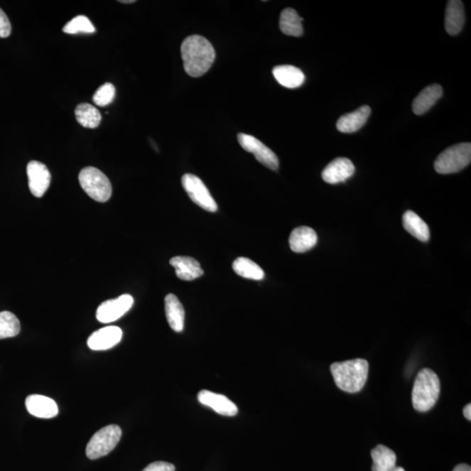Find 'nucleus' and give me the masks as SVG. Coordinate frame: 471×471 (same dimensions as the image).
<instances>
[{"mask_svg": "<svg viewBox=\"0 0 471 471\" xmlns=\"http://www.w3.org/2000/svg\"><path fill=\"white\" fill-rule=\"evenodd\" d=\"M183 67L191 77H200L212 67L216 58L215 49L200 36L186 38L181 45Z\"/></svg>", "mask_w": 471, "mask_h": 471, "instance_id": "1", "label": "nucleus"}, {"mask_svg": "<svg viewBox=\"0 0 471 471\" xmlns=\"http://www.w3.org/2000/svg\"><path fill=\"white\" fill-rule=\"evenodd\" d=\"M369 365L366 359L335 362L331 365L332 377L339 389L347 393H357L365 386Z\"/></svg>", "mask_w": 471, "mask_h": 471, "instance_id": "2", "label": "nucleus"}, {"mask_svg": "<svg viewBox=\"0 0 471 471\" xmlns=\"http://www.w3.org/2000/svg\"><path fill=\"white\" fill-rule=\"evenodd\" d=\"M441 392L438 375L430 369L421 370L413 384L412 404L416 411H430L438 403Z\"/></svg>", "mask_w": 471, "mask_h": 471, "instance_id": "3", "label": "nucleus"}, {"mask_svg": "<svg viewBox=\"0 0 471 471\" xmlns=\"http://www.w3.org/2000/svg\"><path fill=\"white\" fill-rule=\"evenodd\" d=\"M80 186L94 201L105 202L112 195V185L102 171L94 167H86L79 174Z\"/></svg>", "mask_w": 471, "mask_h": 471, "instance_id": "4", "label": "nucleus"}, {"mask_svg": "<svg viewBox=\"0 0 471 471\" xmlns=\"http://www.w3.org/2000/svg\"><path fill=\"white\" fill-rule=\"evenodd\" d=\"M471 161V144L462 143L445 149L435 162L439 174H453L469 166Z\"/></svg>", "mask_w": 471, "mask_h": 471, "instance_id": "5", "label": "nucleus"}, {"mask_svg": "<svg viewBox=\"0 0 471 471\" xmlns=\"http://www.w3.org/2000/svg\"><path fill=\"white\" fill-rule=\"evenodd\" d=\"M122 432L117 425H109L92 436L86 448L87 457L91 460L105 457L117 446Z\"/></svg>", "mask_w": 471, "mask_h": 471, "instance_id": "6", "label": "nucleus"}, {"mask_svg": "<svg viewBox=\"0 0 471 471\" xmlns=\"http://www.w3.org/2000/svg\"><path fill=\"white\" fill-rule=\"evenodd\" d=\"M182 185L195 204L210 212H216L217 205L204 182L193 174H185L182 178Z\"/></svg>", "mask_w": 471, "mask_h": 471, "instance_id": "7", "label": "nucleus"}, {"mask_svg": "<svg viewBox=\"0 0 471 471\" xmlns=\"http://www.w3.org/2000/svg\"><path fill=\"white\" fill-rule=\"evenodd\" d=\"M237 140L244 151L252 153L255 158L270 170H277L279 166L278 156L265 144L254 136L239 134Z\"/></svg>", "mask_w": 471, "mask_h": 471, "instance_id": "8", "label": "nucleus"}, {"mask_svg": "<svg viewBox=\"0 0 471 471\" xmlns=\"http://www.w3.org/2000/svg\"><path fill=\"white\" fill-rule=\"evenodd\" d=\"M133 304L134 298L129 294H124L114 300L103 302L97 309V320L104 324L114 323L128 313Z\"/></svg>", "mask_w": 471, "mask_h": 471, "instance_id": "9", "label": "nucleus"}, {"mask_svg": "<svg viewBox=\"0 0 471 471\" xmlns=\"http://www.w3.org/2000/svg\"><path fill=\"white\" fill-rule=\"evenodd\" d=\"M26 173L31 193L36 197H43L48 190L52 178L48 167L38 161H32L28 164Z\"/></svg>", "mask_w": 471, "mask_h": 471, "instance_id": "10", "label": "nucleus"}, {"mask_svg": "<svg viewBox=\"0 0 471 471\" xmlns=\"http://www.w3.org/2000/svg\"><path fill=\"white\" fill-rule=\"evenodd\" d=\"M199 403L212 408L214 411L224 416H235L239 412L237 405L223 394L202 390L198 393Z\"/></svg>", "mask_w": 471, "mask_h": 471, "instance_id": "11", "label": "nucleus"}, {"mask_svg": "<svg viewBox=\"0 0 471 471\" xmlns=\"http://www.w3.org/2000/svg\"><path fill=\"white\" fill-rule=\"evenodd\" d=\"M122 338V331L120 327L110 325L103 327L93 332L87 340V346L94 351L108 350L117 346Z\"/></svg>", "mask_w": 471, "mask_h": 471, "instance_id": "12", "label": "nucleus"}, {"mask_svg": "<svg viewBox=\"0 0 471 471\" xmlns=\"http://www.w3.org/2000/svg\"><path fill=\"white\" fill-rule=\"evenodd\" d=\"M355 168L352 161L339 157L328 164L323 172V178L330 185L346 181L354 174Z\"/></svg>", "mask_w": 471, "mask_h": 471, "instance_id": "13", "label": "nucleus"}, {"mask_svg": "<svg viewBox=\"0 0 471 471\" xmlns=\"http://www.w3.org/2000/svg\"><path fill=\"white\" fill-rule=\"evenodd\" d=\"M26 407L31 415L41 419L53 418L59 413L58 405L51 398L32 394L26 400Z\"/></svg>", "mask_w": 471, "mask_h": 471, "instance_id": "14", "label": "nucleus"}, {"mask_svg": "<svg viewBox=\"0 0 471 471\" xmlns=\"http://www.w3.org/2000/svg\"><path fill=\"white\" fill-rule=\"evenodd\" d=\"M170 265L175 269V274L182 281H191L204 274L200 264L190 256H178L170 259Z\"/></svg>", "mask_w": 471, "mask_h": 471, "instance_id": "15", "label": "nucleus"}, {"mask_svg": "<svg viewBox=\"0 0 471 471\" xmlns=\"http://www.w3.org/2000/svg\"><path fill=\"white\" fill-rule=\"evenodd\" d=\"M465 23V7L460 0L448 2L445 13V29L451 36H458Z\"/></svg>", "mask_w": 471, "mask_h": 471, "instance_id": "16", "label": "nucleus"}, {"mask_svg": "<svg viewBox=\"0 0 471 471\" xmlns=\"http://www.w3.org/2000/svg\"><path fill=\"white\" fill-rule=\"evenodd\" d=\"M317 241L318 237L314 229L308 226H301L291 233L289 244L293 251L303 254L315 247Z\"/></svg>", "mask_w": 471, "mask_h": 471, "instance_id": "17", "label": "nucleus"}, {"mask_svg": "<svg viewBox=\"0 0 471 471\" xmlns=\"http://www.w3.org/2000/svg\"><path fill=\"white\" fill-rule=\"evenodd\" d=\"M371 114L369 106H362L354 112L344 114L337 122V129L342 133H354L365 125Z\"/></svg>", "mask_w": 471, "mask_h": 471, "instance_id": "18", "label": "nucleus"}, {"mask_svg": "<svg viewBox=\"0 0 471 471\" xmlns=\"http://www.w3.org/2000/svg\"><path fill=\"white\" fill-rule=\"evenodd\" d=\"M166 313L168 325L172 330L181 332L185 327V308L174 294H168L166 297Z\"/></svg>", "mask_w": 471, "mask_h": 471, "instance_id": "19", "label": "nucleus"}, {"mask_svg": "<svg viewBox=\"0 0 471 471\" xmlns=\"http://www.w3.org/2000/svg\"><path fill=\"white\" fill-rule=\"evenodd\" d=\"M274 78L281 86L286 89H297L305 82L303 72L296 67L290 65H282L274 68Z\"/></svg>", "mask_w": 471, "mask_h": 471, "instance_id": "20", "label": "nucleus"}, {"mask_svg": "<svg viewBox=\"0 0 471 471\" xmlns=\"http://www.w3.org/2000/svg\"><path fill=\"white\" fill-rule=\"evenodd\" d=\"M443 87L438 84H433V85L427 87L417 95L413 101V113L417 116L426 113L443 97Z\"/></svg>", "mask_w": 471, "mask_h": 471, "instance_id": "21", "label": "nucleus"}, {"mask_svg": "<svg viewBox=\"0 0 471 471\" xmlns=\"http://www.w3.org/2000/svg\"><path fill=\"white\" fill-rule=\"evenodd\" d=\"M373 458L372 471H394L396 468V455L389 448L378 445L371 451Z\"/></svg>", "mask_w": 471, "mask_h": 471, "instance_id": "22", "label": "nucleus"}, {"mask_svg": "<svg viewBox=\"0 0 471 471\" xmlns=\"http://www.w3.org/2000/svg\"><path fill=\"white\" fill-rule=\"evenodd\" d=\"M403 221L406 231L417 239L422 242H427L430 239L431 232L428 226L416 213L408 210L404 213Z\"/></svg>", "mask_w": 471, "mask_h": 471, "instance_id": "23", "label": "nucleus"}, {"mask_svg": "<svg viewBox=\"0 0 471 471\" xmlns=\"http://www.w3.org/2000/svg\"><path fill=\"white\" fill-rule=\"evenodd\" d=\"M302 21H303V18L298 16L296 11L286 9L281 13L279 28L286 36L301 37L303 34Z\"/></svg>", "mask_w": 471, "mask_h": 471, "instance_id": "24", "label": "nucleus"}, {"mask_svg": "<svg viewBox=\"0 0 471 471\" xmlns=\"http://www.w3.org/2000/svg\"><path fill=\"white\" fill-rule=\"evenodd\" d=\"M75 117L79 124L87 129H97L102 120L99 111L89 103H80L76 107Z\"/></svg>", "mask_w": 471, "mask_h": 471, "instance_id": "25", "label": "nucleus"}, {"mask_svg": "<svg viewBox=\"0 0 471 471\" xmlns=\"http://www.w3.org/2000/svg\"><path fill=\"white\" fill-rule=\"evenodd\" d=\"M232 268L237 275L244 278L262 281L265 278V273L262 268L250 259L243 258V256L237 259L232 264Z\"/></svg>", "mask_w": 471, "mask_h": 471, "instance_id": "26", "label": "nucleus"}, {"mask_svg": "<svg viewBox=\"0 0 471 471\" xmlns=\"http://www.w3.org/2000/svg\"><path fill=\"white\" fill-rule=\"evenodd\" d=\"M21 332V323L13 313L0 312V340L13 338Z\"/></svg>", "mask_w": 471, "mask_h": 471, "instance_id": "27", "label": "nucleus"}, {"mask_svg": "<svg viewBox=\"0 0 471 471\" xmlns=\"http://www.w3.org/2000/svg\"><path fill=\"white\" fill-rule=\"evenodd\" d=\"M63 31L67 34L94 33L95 28L89 18L80 15L67 23Z\"/></svg>", "mask_w": 471, "mask_h": 471, "instance_id": "28", "label": "nucleus"}, {"mask_svg": "<svg viewBox=\"0 0 471 471\" xmlns=\"http://www.w3.org/2000/svg\"><path fill=\"white\" fill-rule=\"evenodd\" d=\"M116 87L112 83L107 82L95 92L93 101L99 107H106L113 102L116 98Z\"/></svg>", "mask_w": 471, "mask_h": 471, "instance_id": "29", "label": "nucleus"}, {"mask_svg": "<svg viewBox=\"0 0 471 471\" xmlns=\"http://www.w3.org/2000/svg\"><path fill=\"white\" fill-rule=\"evenodd\" d=\"M11 26L7 15L0 9V38H7L11 36Z\"/></svg>", "mask_w": 471, "mask_h": 471, "instance_id": "30", "label": "nucleus"}, {"mask_svg": "<svg viewBox=\"0 0 471 471\" xmlns=\"http://www.w3.org/2000/svg\"><path fill=\"white\" fill-rule=\"evenodd\" d=\"M143 471H175V468L170 462H155L148 465Z\"/></svg>", "mask_w": 471, "mask_h": 471, "instance_id": "31", "label": "nucleus"}, {"mask_svg": "<svg viewBox=\"0 0 471 471\" xmlns=\"http://www.w3.org/2000/svg\"><path fill=\"white\" fill-rule=\"evenodd\" d=\"M453 471H471V468L470 465L462 463V465L455 466Z\"/></svg>", "mask_w": 471, "mask_h": 471, "instance_id": "32", "label": "nucleus"}, {"mask_svg": "<svg viewBox=\"0 0 471 471\" xmlns=\"http://www.w3.org/2000/svg\"><path fill=\"white\" fill-rule=\"evenodd\" d=\"M463 416H465L467 420H471V405L468 404L465 406V408H463Z\"/></svg>", "mask_w": 471, "mask_h": 471, "instance_id": "33", "label": "nucleus"}, {"mask_svg": "<svg viewBox=\"0 0 471 471\" xmlns=\"http://www.w3.org/2000/svg\"><path fill=\"white\" fill-rule=\"evenodd\" d=\"M119 2H121L122 4H132L135 3L136 1L135 0H121V1Z\"/></svg>", "mask_w": 471, "mask_h": 471, "instance_id": "34", "label": "nucleus"}, {"mask_svg": "<svg viewBox=\"0 0 471 471\" xmlns=\"http://www.w3.org/2000/svg\"><path fill=\"white\" fill-rule=\"evenodd\" d=\"M394 471H405V470L403 468V467H397Z\"/></svg>", "mask_w": 471, "mask_h": 471, "instance_id": "35", "label": "nucleus"}]
</instances>
